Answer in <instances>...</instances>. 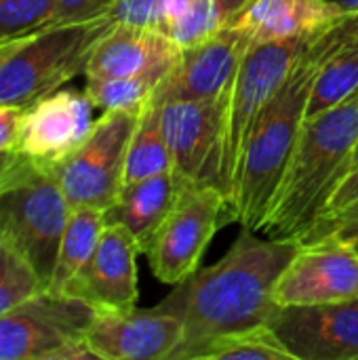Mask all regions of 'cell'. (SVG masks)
<instances>
[{
    "instance_id": "5",
    "label": "cell",
    "mask_w": 358,
    "mask_h": 360,
    "mask_svg": "<svg viewBox=\"0 0 358 360\" xmlns=\"http://www.w3.org/2000/svg\"><path fill=\"white\" fill-rule=\"evenodd\" d=\"M70 211L53 169L32 158L0 192V240L34 266L46 289Z\"/></svg>"
},
{
    "instance_id": "31",
    "label": "cell",
    "mask_w": 358,
    "mask_h": 360,
    "mask_svg": "<svg viewBox=\"0 0 358 360\" xmlns=\"http://www.w3.org/2000/svg\"><path fill=\"white\" fill-rule=\"evenodd\" d=\"M25 108L0 105V150H17Z\"/></svg>"
},
{
    "instance_id": "14",
    "label": "cell",
    "mask_w": 358,
    "mask_h": 360,
    "mask_svg": "<svg viewBox=\"0 0 358 360\" xmlns=\"http://www.w3.org/2000/svg\"><path fill=\"white\" fill-rule=\"evenodd\" d=\"M137 253L141 249L135 236L122 224L108 221L95 253L70 281L63 295L76 297L95 310H135L139 297Z\"/></svg>"
},
{
    "instance_id": "22",
    "label": "cell",
    "mask_w": 358,
    "mask_h": 360,
    "mask_svg": "<svg viewBox=\"0 0 358 360\" xmlns=\"http://www.w3.org/2000/svg\"><path fill=\"white\" fill-rule=\"evenodd\" d=\"M169 169H173V158L162 131L160 103L150 97L141 108L137 127L129 143L122 188Z\"/></svg>"
},
{
    "instance_id": "19",
    "label": "cell",
    "mask_w": 358,
    "mask_h": 360,
    "mask_svg": "<svg viewBox=\"0 0 358 360\" xmlns=\"http://www.w3.org/2000/svg\"><path fill=\"white\" fill-rule=\"evenodd\" d=\"M188 186L190 184L177 175L175 169L124 186L114 207L106 213V219L122 224L135 236L141 253H146L152 236Z\"/></svg>"
},
{
    "instance_id": "20",
    "label": "cell",
    "mask_w": 358,
    "mask_h": 360,
    "mask_svg": "<svg viewBox=\"0 0 358 360\" xmlns=\"http://www.w3.org/2000/svg\"><path fill=\"white\" fill-rule=\"evenodd\" d=\"M358 89V40L344 27V19L327 32L325 53L321 57L314 82L310 89L306 118H312L344 99Z\"/></svg>"
},
{
    "instance_id": "29",
    "label": "cell",
    "mask_w": 358,
    "mask_h": 360,
    "mask_svg": "<svg viewBox=\"0 0 358 360\" xmlns=\"http://www.w3.org/2000/svg\"><path fill=\"white\" fill-rule=\"evenodd\" d=\"M329 234H335L344 240H357L358 238V202L338 211V213H331V215H323L314 228L308 232V236L302 240H314V238H321V236H329Z\"/></svg>"
},
{
    "instance_id": "6",
    "label": "cell",
    "mask_w": 358,
    "mask_h": 360,
    "mask_svg": "<svg viewBox=\"0 0 358 360\" xmlns=\"http://www.w3.org/2000/svg\"><path fill=\"white\" fill-rule=\"evenodd\" d=\"M312 38L314 36L249 44L247 53L243 55L230 84L222 133L219 181L226 198L232 194L247 139L260 114L295 70Z\"/></svg>"
},
{
    "instance_id": "38",
    "label": "cell",
    "mask_w": 358,
    "mask_h": 360,
    "mask_svg": "<svg viewBox=\"0 0 358 360\" xmlns=\"http://www.w3.org/2000/svg\"><path fill=\"white\" fill-rule=\"evenodd\" d=\"M21 38H23V36H21ZM21 38H11V40H2V42H0V61L8 55V51H11Z\"/></svg>"
},
{
    "instance_id": "1",
    "label": "cell",
    "mask_w": 358,
    "mask_h": 360,
    "mask_svg": "<svg viewBox=\"0 0 358 360\" xmlns=\"http://www.w3.org/2000/svg\"><path fill=\"white\" fill-rule=\"evenodd\" d=\"M298 247L300 243L260 238L257 232L243 228L219 262L179 283L175 293L158 304L184 323L171 360H198L215 340L268 325L279 310L274 287Z\"/></svg>"
},
{
    "instance_id": "30",
    "label": "cell",
    "mask_w": 358,
    "mask_h": 360,
    "mask_svg": "<svg viewBox=\"0 0 358 360\" xmlns=\"http://www.w3.org/2000/svg\"><path fill=\"white\" fill-rule=\"evenodd\" d=\"M114 0H57L53 23H78L108 15Z\"/></svg>"
},
{
    "instance_id": "3",
    "label": "cell",
    "mask_w": 358,
    "mask_h": 360,
    "mask_svg": "<svg viewBox=\"0 0 358 360\" xmlns=\"http://www.w3.org/2000/svg\"><path fill=\"white\" fill-rule=\"evenodd\" d=\"M327 32L329 27L308 42L295 70L264 108L247 139L238 175L228 198L230 219L238 221L245 230L260 234L268 219L272 200L306 120V105L314 74L325 53Z\"/></svg>"
},
{
    "instance_id": "26",
    "label": "cell",
    "mask_w": 358,
    "mask_h": 360,
    "mask_svg": "<svg viewBox=\"0 0 358 360\" xmlns=\"http://www.w3.org/2000/svg\"><path fill=\"white\" fill-rule=\"evenodd\" d=\"M160 82L150 76L124 78H87L84 93L95 108L101 110H129L141 108Z\"/></svg>"
},
{
    "instance_id": "10",
    "label": "cell",
    "mask_w": 358,
    "mask_h": 360,
    "mask_svg": "<svg viewBox=\"0 0 358 360\" xmlns=\"http://www.w3.org/2000/svg\"><path fill=\"white\" fill-rule=\"evenodd\" d=\"M350 300H358V251L335 234L300 243L274 287L279 308Z\"/></svg>"
},
{
    "instance_id": "27",
    "label": "cell",
    "mask_w": 358,
    "mask_h": 360,
    "mask_svg": "<svg viewBox=\"0 0 358 360\" xmlns=\"http://www.w3.org/2000/svg\"><path fill=\"white\" fill-rule=\"evenodd\" d=\"M55 8L57 0H0V42L53 23Z\"/></svg>"
},
{
    "instance_id": "21",
    "label": "cell",
    "mask_w": 358,
    "mask_h": 360,
    "mask_svg": "<svg viewBox=\"0 0 358 360\" xmlns=\"http://www.w3.org/2000/svg\"><path fill=\"white\" fill-rule=\"evenodd\" d=\"M106 211L95 207H74L70 211L61 243L57 262L53 268V276L46 291L61 293L70 285V281L87 266L91 255L97 249V243L101 238V232L106 228Z\"/></svg>"
},
{
    "instance_id": "17",
    "label": "cell",
    "mask_w": 358,
    "mask_h": 360,
    "mask_svg": "<svg viewBox=\"0 0 358 360\" xmlns=\"http://www.w3.org/2000/svg\"><path fill=\"white\" fill-rule=\"evenodd\" d=\"M181 49L158 27L112 23L95 44L84 76L87 78H124L150 76L158 82L175 68Z\"/></svg>"
},
{
    "instance_id": "23",
    "label": "cell",
    "mask_w": 358,
    "mask_h": 360,
    "mask_svg": "<svg viewBox=\"0 0 358 360\" xmlns=\"http://www.w3.org/2000/svg\"><path fill=\"white\" fill-rule=\"evenodd\" d=\"M293 360L270 325H257L215 340L198 360Z\"/></svg>"
},
{
    "instance_id": "40",
    "label": "cell",
    "mask_w": 358,
    "mask_h": 360,
    "mask_svg": "<svg viewBox=\"0 0 358 360\" xmlns=\"http://www.w3.org/2000/svg\"><path fill=\"white\" fill-rule=\"evenodd\" d=\"M352 243H354V247H357V251H358V238L357 240H352Z\"/></svg>"
},
{
    "instance_id": "2",
    "label": "cell",
    "mask_w": 358,
    "mask_h": 360,
    "mask_svg": "<svg viewBox=\"0 0 358 360\" xmlns=\"http://www.w3.org/2000/svg\"><path fill=\"white\" fill-rule=\"evenodd\" d=\"M358 148V89L304 120L298 146L260 234L302 243L350 173Z\"/></svg>"
},
{
    "instance_id": "34",
    "label": "cell",
    "mask_w": 358,
    "mask_h": 360,
    "mask_svg": "<svg viewBox=\"0 0 358 360\" xmlns=\"http://www.w3.org/2000/svg\"><path fill=\"white\" fill-rule=\"evenodd\" d=\"M251 0H215V4L219 6V11L224 13V17H226V21H228V25L234 21V17L249 4Z\"/></svg>"
},
{
    "instance_id": "37",
    "label": "cell",
    "mask_w": 358,
    "mask_h": 360,
    "mask_svg": "<svg viewBox=\"0 0 358 360\" xmlns=\"http://www.w3.org/2000/svg\"><path fill=\"white\" fill-rule=\"evenodd\" d=\"M344 27L350 36H354L358 40V13H352V15H346L344 17Z\"/></svg>"
},
{
    "instance_id": "9",
    "label": "cell",
    "mask_w": 358,
    "mask_h": 360,
    "mask_svg": "<svg viewBox=\"0 0 358 360\" xmlns=\"http://www.w3.org/2000/svg\"><path fill=\"white\" fill-rule=\"evenodd\" d=\"M228 213V198L217 186L190 184L152 236L146 255L152 274L162 285H179L198 264Z\"/></svg>"
},
{
    "instance_id": "4",
    "label": "cell",
    "mask_w": 358,
    "mask_h": 360,
    "mask_svg": "<svg viewBox=\"0 0 358 360\" xmlns=\"http://www.w3.org/2000/svg\"><path fill=\"white\" fill-rule=\"evenodd\" d=\"M112 27L108 15L78 23H49L25 34L0 61V105L27 108L84 74L99 38Z\"/></svg>"
},
{
    "instance_id": "36",
    "label": "cell",
    "mask_w": 358,
    "mask_h": 360,
    "mask_svg": "<svg viewBox=\"0 0 358 360\" xmlns=\"http://www.w3.org/2000/svg\"><path fill=\"white\" fill-rule=\"evenodd\" d=\"M331 4H335L344 15H352L358 13V0H329Z\"/></svg>"
},
{
    "instance_id": "33",
    "label": "cell",
    "mask_w": 358,
    "mask_h": 360,
    "mask_svg": "<svg viewBox=\"0 0 358 360\" xmlns=\"http://www.w3.org/2000/svg\"><path fill=\"white\" fill-rule=\"evenodd\" d=\"M30 158L19 150H0V192L25 169Z\"/></svg>"
},
{
    "instance_id": "28",
    "label": "cell",
    "mask_w": 358,
    "mask_h": 360,
    "mask_svg": "<svg viewBox=\"0 0 358 360\" xmlns=\"http://www.w3.org/2000/svg\"><path fill=\"white\" fill-rule=\"evenodd\" d=\"M112 23H129L162 30L167 23L165 0H114L108 11Z\"/></svg>"
},
{
    "instance_id": "12",
    "label": "cell",
    "mask_w": 358,
    "mask_h": 360,
    "mask_svg": "<svg viewBox=\"0 0 358 360\" xmlns=\"http://www.w3.org/2000/svg\"><path fill=\"white\" fill-rule=\"evenodd\" d=\"M184 333L177 314L160 310H95L87 348L101 360H171Z\"/></svg>"
},
{
    "instance_id": "35",
    "label": "cell",
    "mask_w": 358,
    "mask_h": 360,
    "mask_svg": "<svg viewBox=\"0 0 358 360\" xmlns=\"http://www.w3.org/2000/svg\"><path fill=\"white\" fill-rule=\"evenodd\" d=\"M192 0H165V11H167V21H171L173 17H177ZM167 25V23H165Z\"/></svg>"
},
{
    "instance_id": "15",
    "label": "cell",
    "mask_w": 358,
    "mask_h": 360,
    "mask_svg": "<svg viewBox=\"0 0 358 360\" xmlns=\"http://www.w3.org/2000/svg\"><path fill=\"white\" fill-rule=\"evenodd\" d=\"M249 44V38L238 27L228 25L213 38L184 49L179 61L152 97L158 103L219 97L230 89Z\"/></svg>"
},
{
    "instance_id": "24",
    "label": "cell",
    "mask_w": 358,
    "mask_h": 360,
    "mask_svg": "<svg viewBox=\"0 0 358 360\" xmlns=\"http://www.w3.org/2000/svg\"><path fill=\"white\" fill-rule=\"evenodd\" d=\"M46 291L34 266L11 245L0 240V316Z\"/></svg>"
},
{
    "instance_id": "18",
    "label": "cell",
    "mask_w": 358,
    "mask_h": 360,
    "mask_svg": "<svg viewBox=\"0 0 358 360\" xmlns=\"http://www.w3.org/2000/svg\"><path fill=\"white\" fill-rule=\"evenodd\" d=\"M346 15L329 0H251L230 25L251 44L310 38L335 25Z\"/></svg>"
},
{
    "instance_id": "13",
    "label": "cell",
    "mask_w": 358,
    "mask_h": 360,
    "mask_svg": "<svg viewBox=\"0 0 358 360\" xmlns=\"http://www.w3.org/2000/svg\"><path fill=\"white\" fill-rule=\"evenodd\" d=\"M268 325L293 360L358 359V300L279 308Z\"/></svg>"
},
{
    "instance_id": "8",
    "label": "cell",
    "mask_w": 358,
    "mask_h": 360,
    "mask_svg": "<svg viewBox=\"0 0 358 360\" xmlns=\"http://www.w3.org/2000/svg\"><path fill=\"white\" fill-rule=\"evenodd\" d=\"M93 316L89 304L42 291L0 316V360L93 359L84 340Z\"/></svg>"
},
{
    "instance_id": "16",
    "label": "cell",
    "mask_w": 358,
    "mask_h": 360,
    "mask_svg": "<svg viewBox=\"0 0 358 360\" xmlns=\"http://www.w3.org/2000/svg\"><path fill=\"white\" fill-rule=\"evenodd\" d=\"M93 101L87 93L53 91L25 108L17 150L53 167L65 158L93 129Z\"/></svg>"
},
{
    "instance_id": "7",
    "label": "cell",
    "mask_w": 358,
    "mask_h": 360,
    "mask_svg": "<svg viewBox=\"0 0 358 360\" xmlns=\"http://www.w3.org/2000/svg\"><path fill=\"white\" fill-rule=\"evenodd\" d=\"M141 108L103 110L91 133L51 167L72 209L95 207L108 213L114 207Z\"/></svg>"
},
{
    "instance_id": "39",
    "label": "cell",
    "mask_w": 358,
    "mask_h": 360,
    "mask_svg": "<svg viewBox=\"0 0 358 360\" xmlns=\"http://www.w3.org/2000/svg\"><path fill=\"white\" fill-rule=\"evenodd\" d=\"M354 167H358V148H357V154H354V160H352V167H350V171H352Z\"/></svg>"
},
{
    "instance_id": "32",
    "label": "cell",
    "mask_w": 358,
    "mask_h": 360,
    "mask_svg": "<svg viewBox=\"0 0 358 360\" xmlns=\"http://www.w3.org/2000/svg\"><path fill=\"white\" fill-rule=\"evenodd\" d=\"M354 202H358V167H354V169L342 179V184H340L338 190L333 192V196H331V200H329V205H327V209H325L323 215L338 213V211H342V209H346V207H350V205H354ZM323 215H321V217H323Z\"/></svg>"
},
{
    "instance_id": "11",
    "label": "cell",
    "mask_w": 358,
    "mask_h": 360,
    "mask_svg": "<svg viewBox=\"0 0 358 360\" xmlns=\"http://www.w3.org/2000/svg\"><path fill=\"white\" fill-rule=\"evenodd\" d=\"M228 93L230 89L213 99L160 103L173 169L188 184L217 186L222 190L219 158Z\"/></svg>"
},
{
    "instance_id": "25",
    "label": "cell",
    "mask_w": 358,
    "mask_h": 360,
    "mask_svg": "<svg viewBox=\"0 0 358 360\" xmlns=\"http://www.w3.org/2000/svg\"><path fill=\"white\" fill-rule=\"evenodd\" d=\"M224 27H228V21L215 0H192L177 17L167 21L162 32H167L184 51L213 38Z\"/></svg>"
}]
</instances>
